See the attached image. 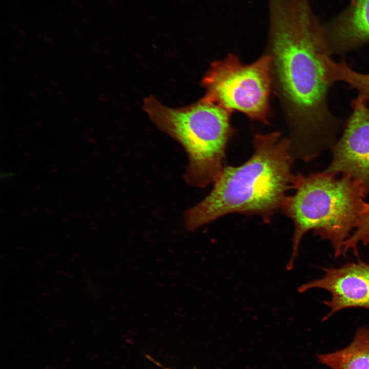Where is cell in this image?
<instances>
[{"mask_svg": "<svg viewBox=\"0 0 369 369\" xmlns=\"http://www.w3.org/2000/svg\"><path fill=\"white\" fill-rule=\"evenodd\" d=\"M347 243L354 249H357L360 244L365 246L369 244V203Z\"/></svg>", "mask_w": 369, "mask_h": 369, "instance_id": "obj_11", "label": "cell"}, {"mask_svg": "<svg viewBox=\"0 0 369 369\" xmlns=\"http://www.w3.org/2000/svg\"><path fill=\"white\" fill-rule=\"evenodd\" d=\"M326 76L332 83L343 81L357 92V98L368 102L369 100V73L357 72L344 61L336 62L331 57L324 60Z\"/></svg>", "mask_w": 369, "mask_h": 369, "instance_id": "obj_10", "label": "cell"}, {"mask_svg": "<svg viewBox=\"0 0 369 369\" xmlns=\"http://www.w3.org/2000/svg\"><path fill=\"white\" fill-rule=\"evenodd\" d=\"M144 109L160 130L184 149L188 160L186 183L197 188L213 183L224 167L227 145L233 132L231 112L204 97L174 108L150 96L144 99Z\"/></svg>", "mask_w": 369, "mask_h": 369, "instance_id": "obj_4", "label": "cell"}, {"mask_svg": "<svg viewBox=\"0 0 369 369\" xmlns=\"http://www.w3.org/2000/svg\"><path fill=\"white\" fill-rule=\"evenodd\" d=\"M272 79L290 118L293 148L306 154L330 147L341 127L329 104L331 54L323 24L310 0H268Z\"/></svg>", "mask_w": 369, "mask_h": 369, "instance_id": "obj_1", "label": "cell"}, {"mask_svg": "<svg viewBox=\"0 0 369 369\" xmlns=\"http://www.w3.org/2000/svg\"><path fill=\"white\" fill-rule=\"evenodd\" d=\"M318 358L331 369H369V327L357 329L348 345Z\"/></svg>", "mask_w": 369, "mask_h": 369, "instance_id": "obj_9", "label": "cell"}, {"mask_svg": "<svg viewBox=\"0 0 369 369\" xmlns=\"http://www.w3.org/2000/svg\"><path fill=\"white\" fill-rule=\"evenodd\" d=\"M336 16L323 24L331 54H344L369 44V0H351Z\"/></svg>", "mask_w": 369, "mask_h": 369, "instance_id": "obj_8", "label": "cell"}, {"mask_svg": "<svg viewBox=\"0 0 369 369\" xmlns=\"http://www.w3.org/2000/svg\"><path fill=\"white\" fill-rule=\"evenodd\" d=\"M253 145L254 153L245 162L224 166L209 194L186 211L188 231L231 213L255 215L269 221L281 209L295 177L290 140L278 132L257 134Z\"/></svg>", "mask_w": 369, "mask_h": 369, "instance_id": "obj_2", "label": "cell"}, {"mask_svg": "<svg viewBox=\"0 0 369 369\" xmlns=\"http://www.w3.org/2000/svg\"><path fill=\"white\" fill-rule=\"evenodd\" d=\"M357 98L340 137L331 147L332 161L324 170L359 181L369 193V107Z\"/></svg>", "mask_w": 369, "mask_h": 369, "instance_id": "obj_6", "label": "cell"}, {"mask_svg": "<svg viewBox=\"0 0 369 369\" xmlns=\"http://www.w3.org/2000/svg\"><path fill=\"white\" fill-rule=\"evenodd\" d=\"M337 175L325 171L295 175V192L287 197L281 208L294 226L288 270L293 269L301 239L310 231L330 243L336 257L344 255V243L356 228L367 202L359 181Z\"/></svg>", "mask_w": 369, "mask_h": 369, "instance_id": "obj_3", "label": "cell"}, {"mask_svg": "<svg viewBox=\"0 0 369 369\" xmlns=\"http://www.w3.org/2000/svg\"><path fill=\"white\" fill-rule=\"evenodd\" d=\"M272 81L269 54L250 65L230 54L212 63L201 84L207 90L205 99L268 124Z\"/></svg>", "mask_w": 369, "mask_h": 369, "instance_id": "obj_5", "label": "cell"}, {"mask_svg": "<svg viewBox=\"0 0 369 369\" xmlns=\"http://www.w3.org/2000/svg\"><path fill=\"white\" fill-rule=\"evenodd\" d=\"M323 276L301 285L299 293L313 289L328 292L330 298L323 304L330 309L323 318L329 319L334 314L349 308L369 310V262L358 260L337 268H322Z\"/></svg>", "mask_w": 369, "mask_h": 369, "instance_id": "obj_7", "label": "cell"}]
</instances>
